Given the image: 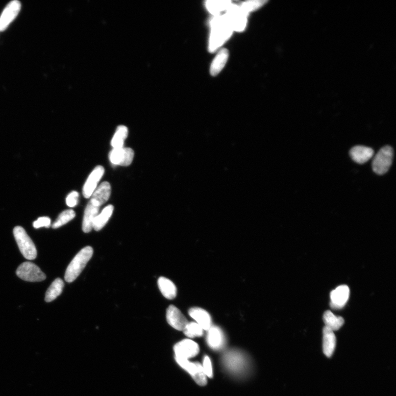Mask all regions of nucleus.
I'll use <instances>...</instances> for the list:
<instances>
[{
    "mask_svg": "<svg viewBox=\"0 0 396 396\" xmlns=\"http://www.w3.org/2000/svg\"><path fill=\"white\" fill-rule=\"evenodd\" d=\"M211 26L209 51L214 52L230 38L233 31L224 16L215 17Z\"/></svg>",
    "mask_w": 396,
    "mask_h": 396,
    "instance_id": "obj_1",
    "label": "nucleus"
},
{
    "mask_svg": "<svg viewBox=\"0 0 396 396\" xmlns=\"http://www.w3.org/2000/svg\"><path fill=\"white\" fill-rule=\"evenodd\" d=\"M93 254V249L90 246L84 247L77 254L67 267L65 276L66 282H72L79 277Z\"/></svg>",
    "mask_w": 396,
    "mask_h": 396,
    "instance_id": "obj_2",
    "label": "nucleus"
},
{
    "mask_svg": "<svg viewBox=\"0 0 396 396\" xmlns=\"http://www.w3.org/2000/svg\"><path fill=\"white\" fill-rule=\"evenodd\" d=\"M13 235L19 249L24 257L28 260H34L36 258V247L24 229L20 226H17L13 230Z\"/></svg>",
    "mask_w": 396,
    "mask_h": 396,
    "instance_id": "obj_3",
    "label": "nucleus"
},
{
    "mask_svg": "<svg viewBox=\"0 0 396 396\" xmlns=\"http://www.w3.org/2000/svg\"><path fill=\"white\" fill-rule=\"evenodd\" d=\"M393 157V150L390 146L381 148L373 161L374 172L379 175L386 174L392 165Z\"/></svg>",
    "mask_w": 396,
    "mask_h": 396,
    "instance_id": "obj_4",
    "label": "nucleus"
},
{
    "mask_svg": "<svg viewBox=\"0 0 396 396\" xmlns=\"http://www.w3.org/2000/svg\"><path fill=\"white\" fill-rule=\"evenodd\" d=\"M247 15L240 6L231 5L224 16L233 31L242 32L246 25Z\"/></svg>",
    "mask_w": 396,
    "mask_h": 396,
    "instance_id": "obj_5",
    "label": "nucleus"
},
{
    "mask_svg": "<svg viewBox=\"0 0 396 396\" xmlns=\"http://www.w3.org/2000/svg\"><path fill=\"white\" fill-rule=\"evenodd\" d=\"M224 361L226 367L235 374L241 375L247 369V360L242 353L230 351L224 356Z\"/></svg>",
    "mask_w": 396,
    "mask_h": 396,
    "instance_id": "obj_6",
    "label": "nucleus"
},
{
    "mask_svg": "<svg viewBox=\"0 0 396 396\" xmlns=\"http://www.w3.org/2000/svg\"><path fill=\"white\" fill-rule=\"evenodd\" d=\"M16 274L20 279L29 282H40L46 278L37 265L31 262L21 264L18 267Z\"/></svg>",
    "mask_w": 396,
    "mask_h": 396,
    "instance_id": "obj_7",
    "label": "nucleus"
},
{
    "mask_svg": "<svg viewBox=\"0 0 396 396\" xmlns=\"http://www.w3.org/2000/svg\"><path fill=\"white\" fill-rule=\"evenodd\" d=\"M176 361L183 369L187 371L193 378L195 383L200 386L207 384V379L203 366L200 363H192L188 359L176 358Z\"/></svg>",
    "mask_w": 396,
    "mask_h": 396,
    "instance_id": "obj_8",
    "label": "nucleus"
},
{
    "mask_svg": "<svg viewBox=\"0 0 396 396\" xmlns=\"http://www.w3.org/2000/svg\"><path fill=\"white\" fill-rule=\"evenodd\" d=\"M175 358L188 359L193 358L200 352L199 345L189 339H183L174 348Z\"/></svg>",
    "mask_w": 396,
    "mask_h": 396,
    "instance_id": "obj_9",
    "label": "nucleus"
},
{
    "mask_svg": "<svg viewBox=\"0 0 396 396\" xmlns=\"http://www.w3.org/2000/svg\"><path fill=\"white\" fill-rule=\"evenodd\" d=\"M134 153L131 148H113L109 154L110 161L114 165L128 166L133 161Z\"/></svg>",
    "mask_w": 396,
    "mask_h": 396,
    "instance_id": "obj_10",
    "label": "nucleus"
},
{
    "mask_svg": "<svg viewBox=\"0 0 396 396\" xmlns=\"http://www.w3.org/2000/svg\"><path fill=\"white\" fill-rule=\"evenodd\" d=\"M102 204L91 198L85 209L82 229L85 233L90 232L93 229V223Z\"/></svg>",
    "mask_w": 396,
    "mask_h": 396,
    "instance_id": "obj_11",
    "label": "nucleus"
},
{
    "mask_svg": "<svg viewBox=\"0 0 396 396\" xmlns=\"http://www.w3.org/2000/svg\"><path fill=\"white\" fill-rule=\"evenodd\" d=\"M21 9V4L17 0L11 2L6 6L0 16V31H5L18 16Z\"/></svg>",
    "mask_w": 396,
    "mask_h": 396,
    "instance_id": "obj_12",
    "label": "nucleus"
},
{
    "mask_svg": "<svg viewBox=\"0 0 396 396\" xmlns=\"http://www.w3.org/2000/svg\"><path fill=\"white\" fill-rule=\"evenodd\" d=\"M167 323L175 329L183 331L189 323L181 311L174 306H170L167 309Z\"/></svg>",
    "mask_w": 396,
    "mask_h": 396,
    "instance_id": "obj_13",
    "label": "nucleus"
},
{
    "mask_svg": "<svg viewBox=\"0 0 396 396\" xmlns=\"http://www.w3.org/2000/svg\"><path fill=\"white\" fill-rule=\"evenodd\" d=\"M104 172L105 169L102 166H96L91 172L83 187V194L85 197L89 198L93 194Z\"/></svg>",
    "mask_w": 396,
    "mask_h": 396,
    "instance_id": "obj_14",
    "label": "nucleus"
},
{
    "mask_svg": "<svg viewBox=\"0 0 396 396\" xmlns=\"http://www.w3.org/2000/svg\"><path fill=\"white\" fill-rule=\"evenodd\" d=\"M350 294L349 287L346 285L339 286L330 293V306L333 309L342 308L348 302Z\"/></svg>",
    "mask_w": 396,
    "mask_h": 396,
    "instance_id": "obj_15",
    "label": "nucleus"
},
{
    "mask_svg": "<svg viewBox=\"0 0 396 396\" xmlns=\"http://www.w3.org/2000/svg\"><path fill=\"white\" fill-rule=\"evenodd\" d=\"M207 343L210 348L214 350H220L225 344V338L220 328L211 326L208 330Z\"/></svg>",
    "mask_w": 396,
    "mask_h": 396,
    "instance_id": "obj_16",
    "label": "nucleus"
},
{
    "mask_svg": "<svg viewBox=\"0 0 396 396\" xmlns=\"http://www.w3.org/2000/svg\"><path fill=\"white\" fill-rule=\"evenodd\" d=\"M189 314L204 330L208 331L211 327V318L206 310L201 308H192L189 310Z\"/></svg>",
    "mask_w": 396,
    "mask_h": 396,
    "instance_id": "obj_17",
    "label": "nucleus"
},
{
    "mask_svg": "<svg viewBox=\"0 0 396 396\" xmlns=\"http://www.w3.org/2000/svg\"><path fill=\"white\" fill-rule=\"evenodd\" d=\"M350 154L353 161L358 164H363L373 157L374 151L370 147L359 145L353 147Z\"/></svg>",
    "mask_w": 396,
    "mask_h": 396,
    "instance_id": "obj_18",
    "label": "nucleus"
},
{
    "mask_svg": "<svg viewBox=\"0 0 396 396\" xmlns=\"http://www.w3.org/2000/svg\"><path fill=\"white\" fill-rule=\"evenodd\" d=\"M336 345V337L333 331L325 327L323 329V349L324 355L328 358L333 355Z\"/></svg>",
    "mask_w": 396,
    "mask_h": 396,
    "instance_id": "obj_19",
    "label": "nucleus"
},
{
    "mask_svg": "<svg viewBox=\"0 0 396 396\" xmlns=\"http://www.w3.org/2000/svg\"><path fill=\"white\" fill-rule=\"evenodd\" d=\"M229 55V51L226 48H222L218 53L211 65L210 73L212 76H216L221 71L228 60Z\"/></svg>",
    "mask_w": 396,
    "mask_h": 396,
    "instance_id": "obj_20",
    "label": "nucleus"
},
{
    "mask_svg": "<svg viewBox=\"0 0 396 396\" xmlns=\"http://www.w3.org/2000/svg\"><path fill=\"white\" fill-rule=\"evenodd\" d=\"M158 286L160 291L166 299L173 300L177 295V288L173 282L164 277L158 280Z\"/></svg>",
    "mask_w": 396,
    "mask_h": 396,
    "instance_id": "obj_21",
    "label": "nucleus"
},
{
    "mask_svg": "<svg viewBox=\"0 0 396 396\" xmlns=\"http://www.w3.org/2000/svg\"><path fill=\"white\" fill-rule=\"evenodd\" d=\"M323 320L325 327L334 332L340 329L344 323L343 317L336 316L330 310L326 311L324 313Z\"/></svg>",
    "mask_w": 396,
    "mask_h": 396,
    "instance_id": "obj_22",
    "label": "nucleus"
},
{
    "mask_svg": "<svg viewBox=\"0 0 396 396\" xmlns=\"http://www.w3.org/2000/svg\"><path fill=\"white\" fill-rule=\"evenodd\" d=\"M114 209V208L112 205H109L108 206L105 207L102 210L101 213L97 215L93 223V229L95 231H98L101 230L105 225L108 223L112 215Z\"/></svg>",
    "mask_w": 396,
    "mask_h": 396,
    "instance_id": "obj_23",
    "label": "nucleus"
},
{
    "mask_svg": "<svg viewBox=\"0 0 396 396\" xmlns=\"http://www.w3.org/2000/svg\"><path fill=\"white\" fill-rule=\"evenodd\" d=\"M129 130L127 127L121 125L119 126L116 130V133L113 137L111 144L114 148H119L123 147L125 141L128 137Z\"/></svg>",
    "mask_w": 396,
    "mask_h": 396,
    "instance_id": "obj_24",
    "label": "nucleus"
},
{
    "mask_svg": "<svg viewBox=\"0 0 396 396\" xmlns=\"http://www.w3.org/2000/svg\"><path fill=\"white\" fill-rule=\"evenodd\" d=\"M64 283L60 279H56L48 288L46 293L45 300L46 302H51L59 296L63 291Z\"/></svg>",
    "mask_w": 396,
    "mask_h": 396,
    "instance_id": "obj_25",
    "label": "nucleus"
},
{
    "mask_svg": "<svg viewBox=\"0 0 396 396\" xmlns=\"http://www.w3.org/2000/svg\"><path fill=\"white\" fill-rule=\"evenodd\" d=\"M75 216L76 213L73 210L69 209L63 211L53 224L52 228L54 229H58L73 220Z\"/></svg>",
    "mask_w": 396,
    "mask_h": 396,
    "instance_id": "obj_26",
    "label": "nucleus"
},
{
    "mask_svg": "<svg viewBox=\"0 0 396 396\" xmlns=\"http://www.w3.org/2000/svg\"><path fill=\"white\" fill-rule=\"evenodd\" d=\"M231 5L229 1H209L206 4L208 10L215 15L228 10Z\"/></svg>",
    "mask_w": 396,
    "mask_h": 396,
    "instance_id": "obj_27",
    "label": "nucleus"
},
{
    "mask_svg": "<svg viewBox=\"0 0 396 396\" xmlns=\"http://www.w3.org/2000/svg\"><path fill=\"white\" fill-rule=\"evenodd\" d=\"M204 330L196 323H188L187 326L183 330L185 334L189 338L201 337L203 335Z\"/></svg>",
    "mask_w": 396,
    "mask_h": 396,
    "instance_id": "obj_28",
    "label": "nucleus"
},
{
    "mask_svg": "<svg viewBox=\"0 0 396 396\" xmlns=\"http://www.w3.org/2000/svg\"><path fill=\"white\" fill-rule=\"evenodd\" d=\"M266 3V1H258V0H257V1L246 2L243 3L241 6H240V8L247 14L250 12L258 10Z\"/></svg>",
    "mask_w": 396,
    "mask_h": 396,
    "instance_id": "obj_29",
    "label": "nucleus"
},
{
    "mask_svg": "<svg viewBox=\"0 0 396 396\" xmlns=\"http://www.w3.org/2000/svg\"><path fill=\"white\" fill-rule=\"evenodd\" d=\"M204 372L206 377L211 378L213 377V367L211 360L208 356H206L204 358L203 365H202Z\"/></svg>",
    "mask_w": 396,
    "mask_h": 396,
    "instance_id": "obj_30",
    "label": "nucleus"
},
{
    "mask_svg": "<svg viewBox=\"0 0 396 396\" xmlns=\"http://www.w3.org/2000/svg\"><path fill=\"white\" fill-rule=\"evenodd\" d=\"M51 225V220L48 217H39L37 220L33 222V227L35 229H39L42 227L48 228Z\"/></svg>",
    "mask_w": 396,
    "mask_h": 396,
    "instance_id": "obj_31",
    "label": "nucleus"
},
{
    "mask_svg": "<svg viewBox=\"0 0 396 396\" xmlns=\"http://www.w3.org/2000/svg\"><path fill=\"white\" fill-rule=\"evenodd\" d=\"M79 193L76 191L70 193L66 198V204L69 207L72 208L79 203Z\"/></svg>",
    "mask_w": 396,
    "mask_h": 396,
    "instance_id": "obj_32",
    "label": "nucleus"
}]
</instances>
